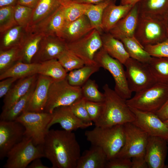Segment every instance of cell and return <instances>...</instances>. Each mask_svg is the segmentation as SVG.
<instances>
[{
    "instance_id": "6da1fadb",
    "label": "cell",
    "mask_w": 168,
    "mask_h": 168,
    "mask_svg": "<svg viewBox=\"0 0 168 168\" xmlns=\"http://www.w3.org/2000/svg\"><path fill=\"white\" fill-rule=\"evenodd\" d=\"M42 146L44 157L50 161L52 168H76L81 150L72 132L49 130Z\"/></svg>"
},
{
    "instance_id": "7a4b0ae2",
    "label": "cell",
    "mask_w": 168,
    "mask_h": 168,
    "mask_svg": "<svg viewBox=\"0 0 168 168\" xmlns=\"http://www.w3.org/2000/svg\"><path fill=\"white\" fill-rule=\"evenodd\" d=\"M105 100L100 116L94 123L95 126L110 127L133 122L135 116L126 100L119 96L107 84L103 86Z\"/></svg>"
},
{
    "instance_id": "3957f363",
    "label": "cell",
    "mask_w": 168,
    "mask_h": 168,
    "mask_svg": "<svg viewBox=\"0 0 168 168\" xmlns=\"http://www.w3.org/2000/svg\"><path fill=\"white\" fill-rule=\"evenodd\" d=\"M85 135L92 145L104 151L108 160L116 156L125 142L123 125L107 127L95 126L92 129L86 131Z\"/></svg>"
},
{
    "instance_id": "277c9868",
    "label": "cell",
    "mask_w": 168,
    "mask_h": 168,
    "mask_svg": "<svg viewBox=\"0 0 168 168\" xmlns=\"http://www.w3.org/2000/svg\"><path fill=\"white\" fill-rule=\"evenodd\" d=\"M134 37L144 48L167 39L168 29L163 18L139 14Z\"/></svg>"
},
{
    "instance_id": "5b68a950",
    "label": "cell",
    "mask_w": 168,
    "mask_h": 168,
    "mask_svg": "<svg viewBox=\"0 0 168 168\" xmlns=\"http://www.w3.org/2000/svg\"><path fill=\"white\" fill-rule=\"evenodd\" d=\"M126 100L128 106L156 113L168 99V85L157 82Z\"/></svg>"
},
{
    "instance_id": "8992f818",
    "label": "cell",
    "mask_w": 168,
    "mask_h": 168,
    "mask_svg": "<svg viewBox=\"0 0 168 168\" xmlns=\"http://www.w3.org/2000/svg\"><path fill=\"white\" fill-rule=\"evenodd\" d=\"M82 97L81 87L71 85L66 77L62 80H54L49 88L44 112L52 114L56 108L70 106Z\"/></svg>"
},
{
    "instance_id": "52a82bcc",
    "label": "cell",
    "mask_w": 168,
    "mask_h": 168,
    "mask_svg": "<svg viewBox=\"0 0 168 168\" xmlns=\"http://www.w3.org/2000/svg\"><path fill=\"white\" fill-rule=\"evenodd\" d=\"M95 60L100 67L108 70L115 82L114 90L121 97L126 100L132 96L123 65L110 56L102 47L96 54Z\"/></svg>"
},
{
    "instance_id": "ba28073f",
    "label": "cell",
    "mask_w": 168,
    "mask_h": 168,
    "mask_svg": "<svg viewBox=\"0 0 168 168\" xmlns=\"http://www.w3.org/2000/svg\"><path fill=\"white\" fill-rule=\"evenodd\" d=\"M44 157L42 145L35 146L25 137L7 153L4 168H26L35 159Z\"/></svg>"
},
{
    "instance_id": "9c48e42d",
    "label": "cell",
    "mask_w": 168,
    "mask_h": 168,
    "mask_svg": "<svg viewBox=\"0 0 168 168\" xmlns=\"http://www.w3.org/2000/svg\"><path fill=\"white\" fill-rule=\"evenodd\" d=\"M52 114L45 112H24L16 120L25 128V137L31 139L35 146L42 145L49 129L48 125Z\"/></svg>"
},
{
    "instance_id": "30bf717a",
    "label": "cell",
    "mask_w": 168,
    "mask_h": 168,
    "mask_svg": "<svg viewBox=\"0 0 168 168\" xmlns=\"http://www.w3.org/2000/svg\"><path fill=\"white\" fill-rule=\"evenodd\" d=\"M124 65L129 88L132 92H140L157 83L147 63L129 57Z\"/></svg>"
},
{
    "instance_id": "8fae6325",
    "label": "cell",
    "mask_w": 168,
    "mask_h": 168,
    "mask_svg": "<svg viewBox=\"0 0 168 168\" xmlns=\"http://www.w3.org/2000/svg\"><path fill=\"white\" fill-rule=\"evenodd\" d=\"M101 35L94 29L80 39L67 43V49L82 59L85 65L96 64L95 55L102 47Z\"/></svg>"
},
{
    "instance_id": "7c38bea8",
    "label": "cell",
    "mask_w": 168,
    "mask_h": 168,
    "mask_svg": "<svg viewBox=\"0 0 168 168\" xmlns=\"http://www.w3.org/2000/svg\"><path fill=\"white\" fill-rule=\"evenodd\" d=\"M124 134V145L116 157L131 159L145 155L148 134L132 122L123 124Z\"/></svg>"
},
{
    "instance_id": "4fadbf2b",
    "label": "cell",
    "mask_w": 168,
    "mask_h": 168,
    "mask_svg": "<svg viewBox=\"0 0 168 168\" xmlns=\"http://www.w3.org/2000/svg\"><path fill=\"white\" fill-rule=\"evenodd\" d=\"M130 108L135 117L133 123L149 136L158 137L168 140V126L155 113Z\"/></svg>"
},
{
    "instance_id": "5bb4252c",
    "label": "cell",
    "mask_w": 168,
    "mask_h": 168,
    "mask_svg": "<svg viewBox=\"0 0 168 168\" xmlns=\"http://www.w3.org/2000/svg\"><path fill=\"white\" fill-rule=\"evenodd\" d=\"M25 129L16 121L0 120V159L6 157L8 152L25 137Z\"/></svg>"
},
{
    "instance_id": "9a60e30c",
    "label": "cell",
    "mask_w": 168,
    "mask_h": 168,
    "mask_svg": "<svg viewBox=\"0 0 168 168\" xmlns=\"http://www.w3.org/2000/svg\"><path fill=\"white\" fill-rule=\"evenodd\" d=\"M67 49V43L58 36L45 35L41 41L31 63H40L52 59H58Z\"/></svg>"
},
{
    "instance_id": "2e32d148",
    "label": "cell",
    "mask_w": 168,
    "mask_h": 168,
    "mask_svg": "<svg viewBox=\"0 0 168 168\" xmlns=\"http://www.w3.org/2000/svg\"><path fill=\"white\" fill-rule=\"evenodd\" d=\"M168 146L166 140L158 137L149 136L145 153L148 168H168L165 164Z\"/></svg>"
},
{
    "instance_id": "e0dca14e",
    "label": "cell",
    "mask_w": 168,
    "mask_h": 168,
    "mask_svg": "<svg viewBox=\"0 0 168 168\" xmlns=\"http://www.w3.org/2000/svg\"><path fill=\"white\" fill-rule=\"evenodd\" d=\"M56 124H59L64 130L71 132L79 128H85L92 125V122H86L78 118L72 111L69 106H60L54 110L48 125V129Z\"/></svg>"
},
{
    "instance_id": "ac0fdd59",
    "label": "cell",
    "mask_w": 168,
    "mask_h": 168,
    "mask_svg": "<svg viewBox=\"0 0 168 168\" xmlns=\"http://www.w3.org/2000/svg\"><path fill=\"white\" fill-rule=\"evenodd\" d=\"M54 80L50 77L39 74L35 88L24 112H44L49 88Z\"/></svg>"
},
{
    "instance_id": "d6986e66",
    "label": "cell",
    "mask_w": 168,
    "mask_h": 168,
    "mask_svg": "<svg viewBox=\"0 0 168 168\" xmlns=\"http://www.w3.org/2000/svg\"><path fill=\"white\" fill-rule=\"evenodd\" d=\"M94 29L84 15L73 21L65 23L58 36L66 43H70L80 39Z\"/></svg>"
},
{
    "instance_id": "ffe728a7",
    "label": "cell",
    "mask_w": 168,
    "mask_h": 168,
    "mask_svg": "<svg viewBox=\"0 0 168 168\" xmlns=\"http://www.w3.org/2000/svg\"><path fill=\"white\" fill-rule=\"evenodd\" d=\"M65 23L61 5L56 10L28 31L42 33L45 35L58 36Z\"/></svg>"
},
{
    "instance_id": "44dd1931",
    "label": "cell",
    "mask_w": 168,
    "mask_h": 168,
    "mask_svg": "<svg viewBox=\"0 0 168 168\" xmlns=\"http://www.w3.org/2000/svg\"><path fill=\"white\" fill-rule=\"evenodd\" d=\"M138 16L137 5L136 4L128 14L119 21L109 33L120 40L124 38L134 37Z\"/></svg>"
},
{
    "instance_id": "7402d4cb",
    "label": "cell",
    "mask_w": 168,
    "mask_h": 168,
    "mask_svg": "<svg viewBox=\"0 0 168 168\" xmlns=\"http://www.w3.org/2000/svg\"><path fill=\"white\" fill-rule=\"evenodd\" d=\"M39 74L21 79L16 84L12 87L4 96L2 111L10 109L21 98L25 95L37 82Z\"/></svg>"
},
{
    "instance_id": "603a6c76",
    "label": "cell",
    "mask_w": 168,
    "mask_h": 168,
    "mask_svg": "<svg viewBox=\"0 0 168 168\" xmlns=\"http://www.w3.org/2000/svg\"><path fill=\"white\" fill-rule=\"evenodd\" d=\"M134 5H117L115 2L109 5L105 9L102 16L101 29L103 32H109L119 21L128 14Z\"/></svg>"
},
{
    "instance_id": "cb8c5ba5",
    "label": "cell",
    "mask_w": 168,
    "mask_h": 168,
    "mask_svg": "<svg viewBox=\"0 0 168 168\" xmlns=\"http://www.w3.org/2000/svg\"><path fill=\"white\" fill-rule=\"evenodd\" d=\"M108 161L106 154L101 148L92 145L81 155L76 168H105Z\"/></svg>"
},
{
    "instance_id": "d4e9b609",
    "label": "cell",
    "mask_w": 168,
    "mask_h": 168,
    "mask_svg": "<svg viewBox=\"0 0 168 168\" xmlns=\"http://www.w3.org/2000/svg\"><path fill=\"white\" fill-rule=\"evenodd\" d=\"M45 35L42 33L28 31L19 46L20 61L25 63H31L33 58L38 50L40 42Z\"/></svg>"
},
{
    "instance_id": "484cf974",
    "label": "cell",
    "mask_w": 168,
    "mask_h": 168,
    "mask_svg": "<svg viewBox=\"0 0 168 168\" xmlns=\"http://www.w3.org/2000/svg\"><path fill=\"white\" fill-rule=\"evenodd\" d=\"M101 36L104 50L110 56L124 65L130 57L122 42L109 32L102 33Z\"/></svg>"
},
{
    "instance_id": "4316f807",
    "label": "cell",
    "mask_w": 168,
    "mask_h": 168,
    "mask_svg": "<svg viewBox=\"0 0 168 168\" xmlns=\"http://www.w3.org/2000/svg\"><path fill=\"white\" fill-rule=\"evenodd\" d=\"M139 15L163 18L168 11V0H139Z\"/></svg>"
},
{
    "instance_id": "83f0119b",
    "label": "cell",
    "mask_w": 168,
    "mask_h": 168,
    "mask_svg": "<svg viewBox=\"0 0 168 168\" xmlns=\"http://www.w3.org/2000/svg\"><path fill=\"white\" fill-rule=\"evenodd\" d=\"M61 5L58 0H40L35 7L33 9L27 30L36 25Z\"/></svg>"
},
{
    "instance_id": "f1b7e54d",
    "label": "cell",
    "mask_w": 168,
    "mask_h": 168,
    "mask_svg": "<svg viewBox=\"0 0 168 168\" xmlns=\"http://www.w3.org/2000/svg\"><path fill=\"white\" fill-rule=\"evenodd\" d=\"M27 32L26 29L16 25L0 34V50H5L19 46Z\"/></svg>"
},
{
    "instance_id": "f546056e",
    "label": "cell",
    "mask_w": 168,
    "mask_h": 168,
    "mask_svg": "<svg viewBox=\"0 0 168 168\" xmlns=\"http://www.w3.org/2000/svg\"><path fill=\"white\" fill-rule=\"evenodd\" d=\"M40 63H27L19 61L2 73L0 74V80L9 77L18 79L24 78L38 74Z\"/></svg>"
},
{
    "instance_id": "4dcf8cb0",
    "label": "cell",
    "mask_w": 168,
    "mask_h": 168,
    "mask_svg": "<svg viewBox=\"0 0 168 168\" xmlns=\"http://www.w3.org/2000/svg\"><path fill=\"white\" fill-rule=\"evenodd\" d=\"M37 82L29 91L21 98L10 109L2 111L0 120L15 121L24 111L35 88Z\"/></svg>"
},
{
    "instance_id": "1f68e13d",
    "label": "cell",
    "mask_w": 168,
    "mask_h": 168,
    "mask_svg": "<svg viewBox=\"0 0 168 168\" xmlns=\"http://www.w3.org/2000/svg\"><path fill=\"white\" fill-rule=\"evenodd\" d=\"M147 64L156 82L168 85V58L152 56Z\"/></svg>"
},
{
    "instance_id": "d6a6232c",
    "label": "cell",
    "mask_w": 168,
    "mask_h": 168,
    "mask_svg": "<svg viewBox=\"0 0 168 168\" xmlns=\"http://www.w3.org/2000/svg\"><path fill=\"white\" fill-rule=\"evenodd\" d=\"M100 68L97 63L92 65H85L80 68L69 72L66 78L71 85L81 87L91 75L98 71Z\"/></svg>"
},
{
    "instance_id": "836d02e7",
    "label": "cell",
    "mask_w": 168,
    "mask_h": 168,
    "mask_svg": "<svg viewBox=\"0 0 168 168\" xmlns=\"http://www.w3.org/2000/svg\"><path fill=\"white\" fill-rule=\"evenodd\" d=\"M120 40L123 43L130 57L144 63H148L152 56L134 37L124 38Z\"/></svg>"
},
{
    "instance_id": "e575fe53",
    "label": "cell",
    "mask_w": 168,
    "mask_h": 168,
    "mask_svg": "<svg viewBox=\"0 0 168 168\" xmlns=\"http://www.w3.org/2000/svg\"><path fill=\"white\" fill-rule=\"evenodd\" d=\"M38 74L60 80L66 78L68 73L58 59H54L40 63Z\"/></svg>"
},
{
    "instance_id": "d590c367",
    "label": "cell",
    "mask_w": 168,
    "mask_h": 168,
    "mask_svg": "<svg viewBox=\"0 0 168 168\" xmlns=\"http://www.w3.org/2000/svg\"><path fill=\"white\" fill-rule=\"evenodd\" d=\"M116 2V0H103L96 4H89L86 12L85 15L89 19L93 27L101 34L103 33L101 22L104 11L109 5Z\"/></svg>"
},
{
    "instance_id": "8d00e7d4",
    "label": "cell",
    "mask_w": 168,
    "mask_h": 168,
    "mask_svg": "<svg viewBox=\"0 0 168 168\" xmlns=\"http://www.w3.org/2000/svg\"><path fill=\"white\" fill-rule=\"evenodd\" d=\"M20 59L19 46L5 50H0V74L20 61Z\"/></svg>"
},
{
    "instance_id": "74e56055",
    "label": "cell",
    "mask_w": 168,
    "mask_h": 168,
    "mask_svg": "<svg viewBox=\"0 0 168 168\" xmlns=\"http://www.w3.org/2000/svg\"><path fill=\"white\" fill-rule=\"evenodd\" d=\"M89 5L71 1L65 5H61L65 23L73 21L85 15Z\"/></svg>"
},
{
    "instance_id": "f35d334b",
    "label": "cell",
    "mask_w": 168,
    "mask_h": 168,
    "mask_svg": "<svg viewBox=\"0 0 168 168\" xmlns=\"http://www.w3.org/2000/svg\"><path fill=\"white\" fill-rule=\"evenodd\" d=\"M81 88L82 97L86 100L98 102L104 101V94L99 91L95 80L89 79L81 86Z\"/></svg>"
},
{
    "instance_id": "ab89813d",
    "label": "cell",
    "mask_w": 168,
    "mask_h": 168,
    "mask_svg": "<svg viewBox=\"0 0 168 168\" xmlns=\"http://www.w3.org/2000/svg\"><path fill=\"white\" fill-rule=\"evenodd\" d=\"M58 60L67 73L85 65L82 59L68 49L59 57Z\"/></svg>"
},
{
    "instance_id": "60d3db41",
    "label": "cell",
    "mask_w": 168,
    "mask_h": 168,
    "mask_svg": "<svg viewBox=\"0 0 168 168\" xmlns=\"http://www.w3.org/2000/svg\"><path fill=\"white\" fill-rule=\"evenodd\" d=\"M15 6L0 7V33L2 34L12 27L18 25L14 15Z\"/></svg>"
},
{
    "instance_id": "b9f144b4",
    "label": "cell",
    "mask_w": 168,
    "mask_h": 168,
    "mask_svg": "<svg viewBox=\"0 0 168 168\" xmlns=\"http://www.w3.org/2000/svg\"><path fill=\"white\" fill-rule=\"evenodd\" d=\"M33 9L22 5L15 6L14 15L17 24L27 30L30 22Z\"/></svg>"
},
{
    "instance_id": "7bdbcfd3",
    "label": "cell",
    "mask_w": 168,
    "mask_h": 168,
    "mask_svg": "<svg viewBox=\"0 0 168 168\" xmlns=\"http://www.w3.org/2000/svg\"><path fill=\"white\" fill-rule=\"evenodd\" d=\"M86 100L82 97L69 106L73 113L78 118L86 122H92L86 109Z\"/></svg>"
},
{
    "instance_id": "ee69618b",
    "label": "cell",
    "mask_w": 168,
    "mask_h": 168,
    "mask_svg": "<svg viewBox=\"0 0 168 168\" xmlns=\"http://www.w3.org/2000/svg\"><path fill=\"white\" fill-rule=\"evenodd\" d=\"M144 49L152 57L168 58V38L157 44L146 46Z\"/></svg>"
},
{
    "instance_id": "f6af8a7d",
    "label": "cell",
    "mask_w": 168,
    "mask_h": 168,
    "mask_svg": "<svg viewBox=\"0 0 168 168\" xmlns=\"http://www.w3.org/2000/svg\"><path fill=\"white\" fill-rule=\"evenodd\" d=\"M102 102L91 101L86 100V109L92 122H95L100 117L102 109Z\"/></svg>"
},
{
    "instance_id": "bcb514c9",
    "label": "cell",
    "mask_w": 168,
    "mask_h": 168,
    "mask_svg": "<svg viewBox=\"0 0 168 168\" xmlns=\"http://www.w3.org/2000/svg\"><path fill=\"white\" fill-rule=\"evenodd\" d=\"M131 159L116 157L108 161L105 168H131Z\"/></svg>"
},
{
    "instance_id": "7dc6e473",
    "label": "cell",
    "mask_w": 168,
    "mask_h": 168,
    "mask_svg": "<svg viewBox=\"0 0 168 168\" xmlns=\"http://www.w3.org/2000/svg\"><path fill=\"white\" fill-rule=\"evenodd\" d=\"M18 79L15 77H9L1 80L0 82V98L4 97L7 93L12 84Z\"/></svg>"
},
{
    "instance_id": "c3c4849f",
    "label": "cell",
    "mask_w": 168,
    "mask_h": 168,
    "mask_svg": "<svg viewBox=\"0 0 168 168\" xmlns=\"http://www.w3.org/2000/svg\"><path fill=\"white\" fill-rule=\"evenodd\" d=\"M131 168H148L145 155L139 156L132 158Z\"/></svg>"
},
{
    "instance_id": "681fc988",
    "label": "cell",
    "mask_w": 168,
    "mask_h": 168,
    "mask_svg": "<svg viewBox=\"0 0 168 168\" xmlns=\"http://www.w3.org/2000/svg\"><path fill=\"white\" fill-rule=\"evenodd\" d=\"M155 114L163 121L168 119V99L162 107Z\"/></svg>"
},
{
    "instance_id": "f907efd6",
    "label": "cell",
    "mask_w": 168,
    "mask_h": 168,
    "mask_svg": "<svg viewBox=\"0 0 168 168\" xmlns=\"http://www.w3.org/2000/svg\"><path fill=\"white\" fill-rule=\"evenodd\" d=\"M40 0H18L16 4L24 6L34 9Z\"/></svg>"
},
{
    "instance_id": "816d5d0a",
    "label": "cell",
    "mask_w": 168,
    "mask_h": 168,
    "mask_svg": "<svg viewBox=\"0 0 168 168\" xmlns=\"http://www.w3.org/2000/svg\"><path fill=\"white\" fill-rule=\"evenodd\" d=\"M40 158L33 160L27 167L28 168H49L42 163Z\"/></svg>"
},
{
    "instance_id": "f5cc1de1",
    "label": "cell",
    "mask_w": 168,
    "mask_h": 168,
    "mask_svg": "<svg viewBox=\"0 0 168 168\" xmlns=\"http://www.w3.org/2000/svg\"><path fill=\"white\" fill-rule=\"evenodd\" d=\"M103 0H71V2L82 4H94L102 1Z\"/></svg>"
},
{
    "instance_id": "db71d44e",
    "label": "cell",
    "mask_w": 168,
    "mask_h": 168,
    "mask_svg": "<svg viewBox=\"0 0 168 168\" xmlns=\"http://www.w3.org/2000/svg\"><path fill=\"white\" fill-rule=\"evenodd\" d=\"M18 0H0V7L9 6H15Z\"/></svg>"
},
{
    "instance_id": "11a10c76",
    "label": "cell",
    "mask_w": 168,
    "mask_h": 168,
    "mask_svg": "<svg viewBox=\"0 0 168 168\" xmlns=\"http://www.w3.org/2000/svg\"><path fill=\"white\" fill-rule=\"evenodd\" d=\"M139 0H120V4L124 5H134L136 4Z\"/></svg>"
},
{
    "instance_id": "9f6ffc18",
    "label": "cell",
    "mask_w": 168,
    "mask_h": 168,
    "mask_svg": "<svg viewBox=\"0 0 168 168\" xmlns=\"http://www.w3.org/2000/svg\"><path fill=\"white\" fill-rule=\"evenodd\" d=\"M163 19L168 29V11L164 16Z\"/></svg>"
},
{
    "instance_id": "6f0895ef",
    "label": "cell",
    "mask_w": 168,
    "mask_h": 168,
    "mask_svg": "<svg viewBox=\"0 0 168 168\" xmlns=\"http://www.w3.org/2000/svg\"><path fill=\"white\" fill-rule=\"evenodd\" d=\"M62 5H64L70 2L71 0H58Z\"/></svg>"
},
{
    "instance_id": "680465c9",
    "label": "cell",
    "mask_w": 168,
    "mask_h": 168,
    "mask_svg": "<svg viewBox=\"0 0 168 168\" xmlns=\"http://www.w3.org/2000/svg\"><path fill=\"white\" fill-rule=\"evenodd\" d=\"M165 124L168 126V119L164 121Z\"/></svg>"
},
{
    "instance_id": "91938a15",
    "label": "cell",
    "mask_w": 168,
    "mask_h": 168,
    "mask_svg": "<svg viewBox=\"0 0 168 168\" xmlns=\"http://www.w3.org/2000/svg\"><path fill=\"white\" fill-rule=\"evenodd\" d=\"M167 143H168V140H167Z\"/></svg>"
}]
</instances>
